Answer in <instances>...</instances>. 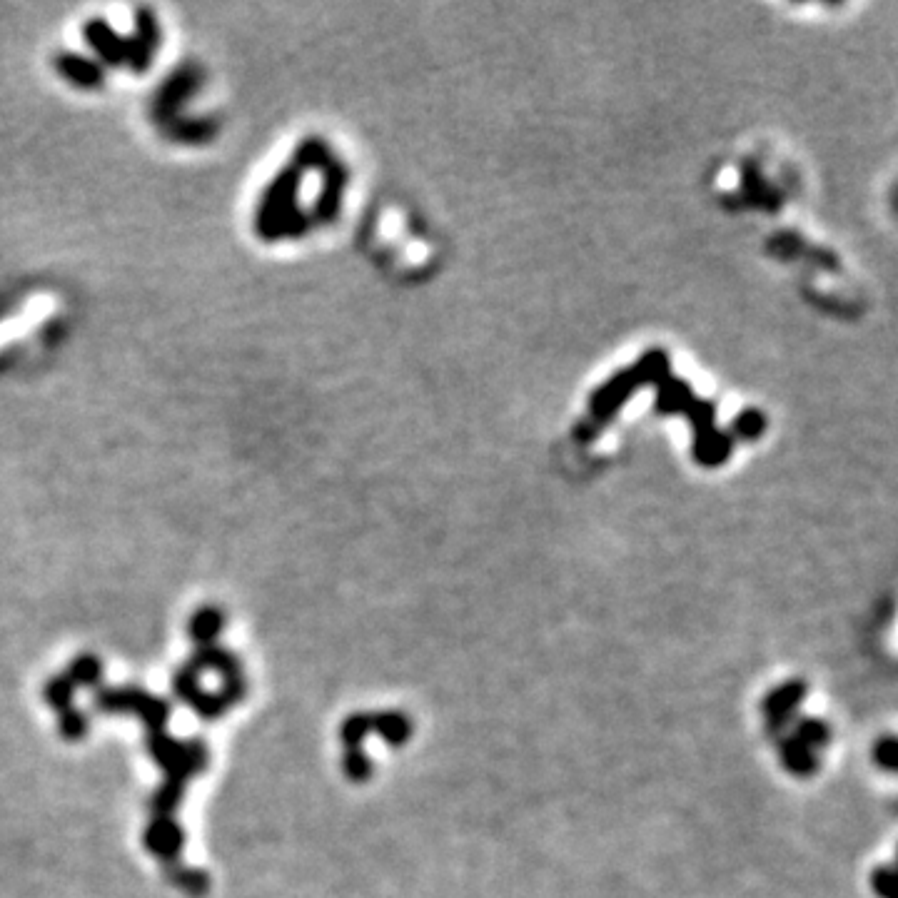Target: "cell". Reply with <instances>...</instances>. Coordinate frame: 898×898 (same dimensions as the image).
<instances>
[{
  "label": "cell",
  "instance_id": "cell-6",
  "mask_svg": "<svg viewBox=\"0 0 898 898\" xmlns=\"http://www.w3.org/2000/svg\"><path fill=\"white\" fill-rule=\"evenodd\" d=\"M896 876L894 866H879L871 874V889L879 898H896Z\"/></svg>",
  "mask_w": 898,
  "mask_h": 898
},
{
  "label": "cell",
  "instance_id": "cell-4",
  "mask_svg": "<svg viewBox=\"0 0 898 898\" xmlns=\"http://www.w3.org/2000/svg\"><path fill=\"white\" fill-rule=\"evenodd\" d=\"M375 726L385 736L387 744L392 746L407 744V739L412 736V721L405 714H400V711H385V714L377 716Z\"/></svg>",
  "mask_w": 898,
  "mask_h": 898
},
{
  "label": "cell",
  "instance_id": "cell-5",
  "mask_svg": "<svg viewBox=\"0 0 898 898\" xmlns=\"http://www.w3.org/2000/svg\"><path fill=\"white\" fill-rule=\"evenodd\" d=\"M874 764L879 766V769H884V771H889V774H894L896 764H898V741H896L894 734H886V736H881L879 741H876V744H874Z\"/></svg>",
  "mask_w": 898,
  "mask_h": 898
},
{
  "label": "cell",
  "instance_id": "cell-1",
  "mask_svg": "<svg viewBox=\"0 0 898 898\" xmlns=\"http://www.w3.org/2000/svg\"><path fill=\"white\" fill-rule=\"evenodd\" d=\"M806 694H809V684L804 679H789L784 684L774 686L769 694L764 696V704L761 711L766 716V734L771 739H779L781 734L789 731V726L794 724L796 711L804 704Z\"/></svg>",
  "mask_w": 898,
  "mask_h": 898
},
{
  "label": "cell",
  "instance_id": "cell-2",
  "mask_svg": "<svg viewBox=\"0 0 898 898\" xmlns=\"http://www.w3.org/2000/svg\"><path fill=\"white\" fill-rule=\"evenodd\" d=\"M776 746H779V756H781V764L789 774L799 776V779H809L819 771V756L816 751H811L809 746L801 744L791 731L781 734L779 739H774Z\"/></svg>",
  "mask_w": 898,
  "mask_h": 898
},
{
  "label": "cell",
  "instance_id": "cell-3",
  "mask_svg": "<svg viewBox=\"0 0 898 898\" xmlns=\"http://www.w3.org/2000/svg\"><path fill=\"white\" fill-rule=\"evenodd\" d=\"M791 734L811 751H821L831 744V726L816 716H796L791 724Z\"/></svg>",
  "mask_w": 898,
  "mask_h": 898
},
{
  "label": "cell",
  "instance_id": "cell-7",
  "mask_svg": "<svg viewBox=\"0 0 898 898\" xmlns=\"http://www.w3.org/2000/svg\"><path fill=\"white\" fill-rule=\"evenodd\" d=\"M347 771H350L357 781H365L367 776H370V761H367V756L360 754V751H352L350 759H347Z\"/></svg>",
  "mask_w": 898,
  "mask_h": 898
}]
</instances>
